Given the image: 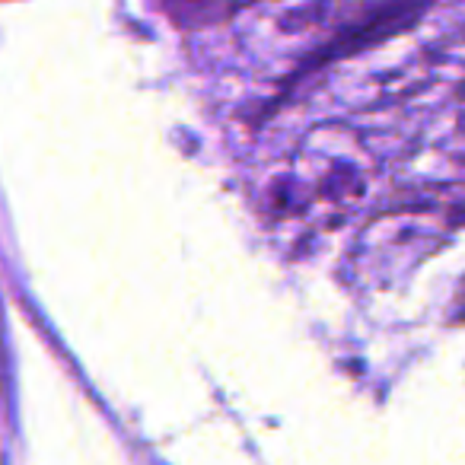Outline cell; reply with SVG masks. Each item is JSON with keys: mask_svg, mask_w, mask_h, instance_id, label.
Returning a JSON list of instances; mask_svg holds the SVG:
<instances>
[{"mask_svg": "<svg viewBox=\"0 0 465 465\" xmlns=\"http://www.w3.org/2000/svg\"><path fill=\"white\" fill-rule=\"evenodd\" d=\"M166 14H173L175 20H179V16H192V14H198L201 20H226V16L236 14V7H223V4H207V7L182 4V7H166Z\"/></svg>", "mask_w": 465, "mask_h": 465, "instance_id": "6da1fadb", "label": "cell"}]
</instances>
